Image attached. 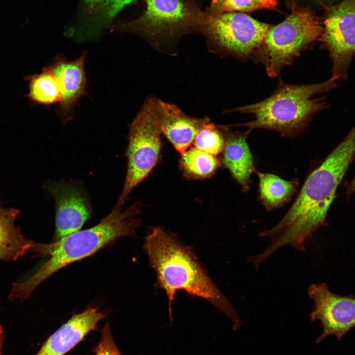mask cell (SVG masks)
<instances>
[{"label": "cell", "mask_w": 355, "mask_h": 355, "mask_svg": "<svg viewBox=\"0 0 355 355\" xmlns=\"http://www.w3.org/2000/svg\"><path fill=\"white\" fill-rule=\"evenodd\" d=\"M143 249L156 274L155 286L168 297L171 320L172 306L177 290L207 300L229 318L234 329L242 320L230 302L213 282L193 251L177 234L160 226L152 227L145 238Z\"/></svg>", "instance_id": "1"}, {"label": "cell", "mask_w": 355, "mask_h": 355, "mask_svg": "<svg viewBox=\"0 0 355 355\" xmlns=\"http://www.w3.org/2000/svg\"><path fill=\"white\" fill-rule=\"evenodd\" d=\"M116 205L96 225L79 230L51 243H35L31 248L38 256L49 258L27 280L13 284L9 300L27 298L42 282L65 266L91 256L122 237H136L141 220L134 218L140 213L136 202L124 210Z\"/></svg>", "instance_id": "2"}, {"label": "cell", "mask_w": 355, "mask_h": 355, "mask_svg": "<svg viewBox=\"0 0 355 355\" xmlns=\"http://www.w3.org/2000/svg\"><path fill=\"white\" fill-rule=\"evenodd\" d=\"M336 87V81L331 78L322 82L308 84L280 82L268 98L227 112L253 115L252 121L236 125L248 128L247 134L254 129L263 128L291 138L302 132L315 114L329 107L324 97L315 98V96L328 92Z\"/></svg>", "instance_id": "3"}, {"label": "cell", "mask_w": 355, "mask_h": 355, "mask_svg": "<svg viewBox=\"0 0 355 355\" xmlns=\"http://www.w3.org/2000/svg\"><path fill=\"white\" fill-rule=\"evenodd\" d=\"M146 8L137 19L122 25V29L144 37L157 50L174 54V45L190 32H201L208 13L183 0H144Z\"/></svg>", "instance_id": "4"}, {"label": "cell", "mask_w": 355, "mask_h": 355, "mask_svg": "<svg viewBox=\"0 0 355 355\" xmlns=\"http://www.w3.org/2000/svg\"><path fill=\"white\" fill-rule=\"evenodd\" d=\"M322 32L314 12L308 9L294 11L282 22L270 26L254 60L263 65L268 76L276 77L284 67L320 39Z\"/></svg>", "instance_id": "5"}, {"label": "cell", "mask_w": 355, "mask_h": 355, "mask_svg": "<svg viewBox=\"0 0 355 355\" xmlns=\"http://www.w3.org/2000/svg\"><path fill=\"white\" fill-rule=\"evenodd\" d=\"M161 134L158 98L149 97L130 126L126 153L127 170L117 205H123L134 188L157 164L161 147Z\"/></svg>", "instance_id": "6"}, {"label": "cell", "mask_w": 355, "mask_h": 355, "mask_svg": "<svg viewBox=\"0 0 355 355\" xmlns=\"http://www.w3.org/2000/svg\"><path fill=\"white\" fill-rule=\"evenodd\" d=\"M208 13L201 32L210 51L241 60H254L270 26L240 12Z\"/></svg>", "instance_id": "7"}, {"label": "cell", "mask_w": 355, "mask_h": 355, "mask_svg": "<svg viewBox=\"0 0 355 355\" xmlns=\"http://www.w3.org/2000/svg\"><path fill=\"white\" fill-rule=\"evenodd\" d=\"M321 47L328 53L331 78L346 80L355 55V0L326 6Z\"/></svg>", "instance_id": "8"}, {"label": "cell", "mask_w": 355, "mask_h": 355, "mask_svg": "<svg viewBox=\"0 0 355 355\" xmlns=\"http://www.w3.org/2000/svg\"><path fill=\"white\" fill-rule=\"evenodd\" d=\"M308 294L314 301L310 320L311 321L319 320L322 326V333L317 338L316 343L330 335L341 340L355 327V298L352 294L334 293L324 282L311 284Z\"/></svg>", "instance_id": "9"}, {"label": "cell", "mask_w": 355, "mask_h": 355, "mask_svg": "<svg viewBox=\"0 0 355 355\" xmlns=\"http://www.w3.org/2000/svg\"><path fill=\"white\" fill-rule=\"evenodd\" d=\"M48 190L55 203L56 240L79 231L91 214L82 190L71 183L60 182H51Z\"/></svg>", "instance_id": "10"}, {"label": "cell", "mask_w": 355, "mask_h": 355, "mask_svg": "<svg viewBox=\"0 0 355 355\" xmlns=\"http://www.w3.org/2000/svg\"><path fill=\"white\" fill-rule=\"evenodd\" d=\"M86 57V51L72 61H68L63 55H58L47 66L60 86L62 99L57 112L64 124L73 117L74 109L79 100L87 94V78L84 69Z\"/></svg>", "instance_id": "11"}, {"label": "cell", "mask_w": 355, "mask_h": 355, "mask_svg": "<svg viewBox=\"0 0 355 355\" xmlns=\"http://www.w3.org/2000/svg\"><path fill=\"white\" fill-rule=\"evenodd\" d=\"M107 314L90 307L73 315L43 344L36 355H64L91 331Z\"/></svg>", "instance_id": "12"}, {"label": "cell", "mask_w": 355, "mask_h": 355, "mask_svg": "<svg viewBox=\"0 0 355 355\" xmlns=\"http://www.w3.org/2000/svg\"><path fill=\"white\" fill-rule=\"evenodd\" d=\"M158 114L162 134L182 155L193 144L205 117L189 116L176 105L159 99Z\"/></svg>", "instance_id": "13"}, {"label": "cell", "mask_w": 355, "mask_h": 355, "mask_svg": "<svg viewBox=\"0 0 355 355\" xmlns=\"http://www.w3.org/2000/svg\"><path fill=\"white\" fill-rule=\"evenodd\" d=\"M220 128L225 139L223 163L246 192L249 189L250 176L254 170L246 134L233 133L224 126Z\"/></svg>", "instance_id": "14"}, {"label": "cell", "mask_w": 355, "mask_h": 355, "mask_svg": "<svg viewBox=\"0 0 355 355\" xmlns=\"http://www.w3.org/2000/svg\"><path fill=\"white\" fill-rule=\"evenodd\" d=\"M17 213L0 209V260L15 261L33 247L34 242L24 238L14 225Z\"/></svg>", "instance_id": "15"}, {"label": "cell", "mask_w": 355, "mask_h": 355, "mask_svg": "<svg viewBox=\"0 0 355 355\" xmlns=\"http://www.w3.org/2000/svg\"><path fill=\"white\" fill-rule=\"evenodd\" d=\"M134 0H83L87 20L78 33L81 38L93 36L126 5Z\"/></svg>", "instance_id": "16"}, {"label": "cell", "mask_w": 355, "mask_h": 355, "mask_svg": "<svg viewBox=\"0 0 355 355\" xmlns=\"http://www.w3.org/2000/svg\"><path fill=\"white\" fill-rule=\"evenodd\" d=\"M29 93L27 96L31 103L49 106L61 102L62 95L59 83L49 69L44 67L40 73L26 76Z\"/></svg>", "instance_id": "17"}, {"label": "cell", "mask_w": 355, "mask_h": 355, "mask_svg": "<svg viewBox=\"0 0 355 355\" xmlns=\"http://www.w3.org/2000/svg\"><path fill=\"white\" fill-rule=\"evenodd\" d=\"M261 200L268 210L287 202L295 192L297 181H286L273 174L257 172Z\"/></svg>", "instance_id": "18"}, {"label": "cell", "mask_w": 355, "mask_h": 355, "mask_svg": "<svg viewBox=\"0 0 355 355\" xmlns=\"http://www.w3.org/2000/svg\"><path fill=\"white\" fill-rule=\"evenodd\" d=\"M181 169L185 176L192 178H205L212 176L220 165L216 156L195 147L181 155Z\"/></svg>", "instance_id": "19"}, {"label": "cell", "mask_w": 355, "mask_h": 355, "mask_svg": "<svg viewBox=\"0 0 355 355\" xmlns=\"http://www.w3.org/2000/svg\"><path fill=\"white\" fill-rule=\"evenodd\" d=\"M193 144L195 147L216 156L223 151L225 139L221 130L218 129L209 118L205 117Z\"/></svg>", "instance_id": "20"}, {"label": "cell", "mask_w": 355, "mask_h": 355, "mask_svg": "<svg viewBox=\"0 0 355 355\" xmlns=\"http://www.w3.org/2000/svg\"><path fill=\"white\" fill-rule=\"evenodd\" d=\"M277 0H212L209 13L215 14L229 12H249L262 8H274Z\"/></svg>", "instance_id": "21"}, {"label": "cell", "mask_w": 355, "mask_h": 355, "mask_svg": "<svg viewBox=\"0 0 355 355\" xmlns=\"http://www.w3.org/2000/svg\"><path fill=\"white\" fill-rule=\"evenodd\" d=\"M94 352L95 355H122L113 340L108 323L102 329L101 339Z\"/></svg>", "instance_id": "22"}, {"label": "cell", "mask_w": 355, "mask_h": 355, "mask_svg": "<svg viewBox=\"0 0 355 355\" xmlns=\"http://www.w3.org/2000/svg\"><path fill=\"white\" fill-rule=\"evenodd\" d=\"M354 192H355V176L351 181L346 184L345 194L347 198H349Z\"/></svg>", "instance_id": "23"}, {"label": "cell", "mask_w": 355, "mask_h": 355, "mask_svg": "<svg viewBox=\"0 0 355 355\" xmlns=\"http://www.w3.org/2000/svg\"><path fill=\"white\" fill-rule=\"evenodd\" d=\"M4 340V333L2 327L0 325V355H1V349Z\"/></svg>", "instance_id": "24"}]
</instances>
